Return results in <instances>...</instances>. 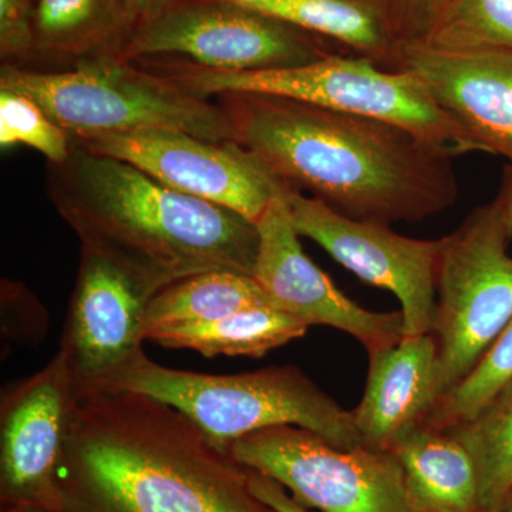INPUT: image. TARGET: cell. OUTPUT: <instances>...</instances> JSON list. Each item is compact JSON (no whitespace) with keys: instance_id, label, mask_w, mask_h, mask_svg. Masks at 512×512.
I'll return each mask as SVG.
<instances>
[{"instance_id":"obj_1","label":"cell","mask_w":512,"mask_h":512,"mask_svg":"<svg viewBox=\"0 0 512 512\" xmlns=\"http://www.w3.org/2000/svg\"><path fill=\"white\" fill-rule=\"evenodd\" d=\"M234 141L286 188L352 220L417 222L456 204L453 154L394 124L255 93L217 96Z\"/></svg>"},{"instance_id":"obj_2","label":"cell","mask_w":512,"mask_h":512,"mask_svg":"<svg viewBox=\"0 0 512 512\" xmlns=\"http://www.w3.org/2000/svg\"><path fill=\"white\" fill-rule=\"evenodd\" d=\"M49 512H278L249 470L171 404L76 393Z\"/></svg>"},{"instance_id":"obj_3","label":"cell","mask_w":512,"mask_h":512,"mask_svg":"<svg viewBox=\"0 0 512 512\" xmlns=\"http://www.w3.org/2000/svg\"><path fill=\"white\" fill-rule=\"evenodd\" d=\"M47 195L82 242L150 298L188 276L254 275L259 234L237 212L171 190L134 165L74 143L49 164Z\"/></svg>"},{"instance_id":"obj_4","label":"cell","mask_w":512,"mask_h":512,"mask_svg":"<svg viewBox=\"0 0 512 512\" xmlns=\"http://www.w3.org/2000/svg\"><path fill=\"white\" fill-rule=\"evenodd\" d=\"M93 392H136L171 404L224 450L274 426L311 430L345 450L362 446L352 410L291 365L208 375L158 365L143 350Z\"/></svg>"},{"instance_id":"obj_5","label":"cell","mask_w":512,"mask_h":512,"mask_svg":"<svg viewBox=\"0 0 512 512\" xmlns=\"http://www.w3.org/2000/svg\"><path fill=\"white\" fill-rule=\"evenodd\" d=\"M0 89L36 101L73 140L171 130L234 141L231 120L218 101L117 56L80 60L73 69L49 72L3 64Z\"/></svg>"},{"instance_id":"obj_6","label":"cell","mask_w":512,"mask_h":512,"mask_svg":"<svg viewBox=\"0 0 512 512\" xmlns=\"http://www.w3.org/2000/svg\"><path fill=\"white\" fill-rule=\"evenodd\" d=\"M150 64L148 69L208 99L225 93L285 97L386 121L454 157L481 153L476 141L439 107L416 74L403 69L384 70L369 57L328 55L302 66L262 72H220L175 59L171 63L150 60Z\"/></svg>"},{"instance_id":"obj_7","label":"cell","mask_w":512,"mask_h":512,"mask_svg":"<svg viewBox=\"0 0 512 512\" xmlns=\"http://www.w3.org/2000/svg\"><path fill=\"white\" fill-rule=\"evenodd\" d=\"M443 238L431 330L441 396L470 375L512 318L511 237L498 205L476 208Z\"/></svg>"},{"instance_id":"obj_8","label":"cell","mask_w":512,"mask_h":512,"mask_svg":"<svg viewBox=\"0 0 512 512\" xmlns=\"http://www.w3.org/2000/svg\"><path fill=\"white\" fill-rule=\"evenodd\" d=\"M241 466L282 485L296 503L320 512H424L409 493L393 451L336 447L296 426H274L232 441Z\"/></svg>"},{"instance_id":"obj_9","label":"cell","mask_w":512,"mask_h":512,"mask_svg":"<svg viewBox=\"0 0 512 512\" xmlns=\"http://www.w3.org/2000/svg\"><path fill=\"white\" fill-rule=\"evenodd\" d=\"M306 33L231 0H171L137 23L117 57H178L220 72L289 69L329 55Z\"/></svg>"},{"instance_id":"obj_10","label":"cell","mask_w":512,"mask_h":512,"mask_svg":"<svg viewBox=\"0 0 512 512\" xmlns=\"http://www.w3.org/2000/svg\"><path fill=\"white\" fill-rule=\"evenodd\" d=\"M284 197L299 237L316 242L357 278L399 299L404 338L431 333L444 238L404 237L390 225L343 217L291 188L285 187Z\"/></svg>"},{"instance_id":"obj_11","label":"cell","mask_w":512,"mask_h":512,"mask_svg":"<svg viewBox=\"0 0 512 512\" xmlns=\"http://www.w3.org/2000/svg\"><path fill=\"white\" fill-rule=\"evenodd\" d=\"M73 141L93 153L126 161L171 190L228 208L254 224L285 188L237 141H211L171 130Z\"/></svg>"},{"instance_id":"obj_12","label":"cell","mask_w":512,"mask_h":512,"mask_svg":"<svg viewBox=\"0 0 512 512\" xmlns=\"http://www.w3.org/2000/svg\"><path fill=\"white\" fill-rule=\"evenodd\" d=\"M284 191L256 222L259 247L252 276L272 305L308 326L348 333L367 355L399 343L404 338L402 312H372L357 305L303 252Z\"/></svg>"},{"instance_id":"obj_13","label":"cell","mask_w":512,"mask_h":512,"mask_svg":"<svg viewBox=\"0 0 512 512\" xmlns=\"http://www.w3.org/2000/svg\"><path fill=\"white\" fill-rule=\"evenodd\" d=\"M76 390L62 353L9 387L0 406V504L49 512Z\"/></svg>"},{"instance_id":"obj_14","label":"cell","mask_w":512,"mask_h":512,"mask_svg":"<svg viewBox=\"0 0 512 512\" xmlns=\"http://www.w3.org/2000/svg\"><path fill=\"white\" fill-rule=\"evenodd\" d=\"M150 299L116 265L82 249L59 349L77 394L93 392L143 352Z\"/></svg>"},{"instance_id":"obj_15","label":"cell","mask_w":512,"mask_h":512,"mask_svg":"<svg viewBox=\"0 0 512 512\" xmlns=\"http://www.w3.org/2000/svg\"><path fill=\"white\" fill-rule=\"evenodd\" d=\"M394 69L416 74L481 153L512 164L511 50H450L412 43L399 47Z\"/></svg>"},{"instance_id":"obj_16","label":"cell","mask_w":512,"mask_h":512,"mask_svg":"<svg viewBox=\"0 0 512 512\" xmlns=\"http://www.w3.org/2000/svg\"><path fill=\"white\" fill-rule=\"evenodd\" d=\"M440 396L439 359L431 333L370 353L365 393L352 410L360 443L392 451L404 434L426 420Z\"/></svg>"},{"instance_id":"obj_17","label":"cell","mask_w":512,"mask_h":512,"mask_svg":"<svg viewBox=\"0 0 512 512\" xmlns=\"http://www.w3.org/2000/svg\"><path fill=\"white\" fill-rule=\"evenodd\" d=\"M409 493L424 512H481L473 458L446 430L420 424L393 447Z\"/></svg>"},{"instance_id":"obj_18","label":"cell","mask_w":512,"mask_h":512,"mask_svg":"<svg viewBox=\"0 0 512 512\" xmlns=\"http://www.w3.org/2000/svg\"><path fill=\"white\" fill-rule=\"evenodd\" d=\"M303 32L320 35L394 67L397 43L377 0H231Z\"/></svg>"},{"instance_id":"obj_19","label":"cell","mask_w":512,"mask_h":512,"mask_svg":"<svg viewBox=\"0 0 512 512\" xmlns=\"http://www.w3.org/2000/svg\"><path fill=\"white\" fill-rule=\"evenodd\" d=\"M305 322L274 306H258L212 322L168 326L147 340L171 349H191L202 356L262 357L302 338Z\"/></svg>"},{"instance_id":"obj_20","label":"cell","mask_w":512,"mask_h":512,"mask_svg":"<svg viewBox=\"0 0 512 512\" xmlns=\"http://www.w3.org/2000/svg\"><path fill=\"white\" fill-rule=\"evenodd\" d=\"M258 306L274 305L254 276L228 271L188 276L148 301L144 340L168 326L212 322Z\"/></svg>"},{"instance_id":"obj_21","label":"cell","mask_w":512,"mask_h":512,"mask_svg":"<svg viewBox=\"0 0 512 512\" xmlns=\"http://www.w3.org/2000/svg\"><path fill=\"white\" fill-rule=\"evenodd\" d=\"M36 49L80 60L116 56L113 37L134 23L121 0H39Z\"/></svg>"},{"instance_id":"obj_22","label":"cell","mask_w":512,"mask_h":512,"mask_svg":"<svg viewBox=\"0 0 512 512\" xmlns=\"http://www.w3.org/2000/svg\"><path fill=\"white\" fill-rule=\"evenodd\" d=\"M446 431L473 458L481 512H504L512 490V382L470 419Z\"/></svg>"},{"instance_id":"obj_23","label":"cell","mask_w":512,"mask_h":512,"mask_svg":"<svg viewBox=\"0 0 512 512\" xmlns=\"http://www.w3.org/2000/svg\"><path fill=\"white\" fill-rule=\"evenodd\" d=\"M424 45L512 52V0H443Z\"/></svg>"},{"instance_id":"obj_24","label":"cell","mask_w":512,"mask_h":512,"mask_svg":"<svg viewBox=\"0 0 512 512\" xmlns=\"http://www.w3.org/2000/svg\"><path fill=\"white\" fill-rule=\"evenodd\" d=\"M512 382V318L470 375L444 394L421 424L448 430L470 419Z\"/></svg>"},{"instance_id":"obj_25","label":"cell","mask_w":512,"mask_h":512,"mask_svg":"<svg viewBox=\"0 0 512 512\" xmlns=\"http://www.w3.org/2000/svg\"><path fill=\"white\" fill-rule=\"evenodd\" d=\"M0 144L3 148L22 144L39 151L49 164H60L69 157L73 138L36 101L0 89Z\"/></svg>"},{"instance_id":"obj_26","label":"cell","mask_w":512,"mask_h":512,"mask_svg":"<svg viewBox=\"0 0 512 512\" xmlns=\"http://www.w3.org/2000/svg\"><path fill=\"white\" fill-rule=\"evenodd\" d=\"M32 0H0V55L6 64L26 60L36 49Z\"/></svg>"},{"instance_id":"obj_27","label":"cell","mask_w":512,"mask_h":512,"mask_svg":"<svg viewBox=\"0 0 512 512\" xmlns=\"http://www.w3.org/2000/svg\"><path fill=\"white\" fill-rule=\"evenodd\" d=\"M397 19L393 23V35L399 36L397 46L421 43L429 35L443 0H396Z\"/></svg>"},{"instance_id":"obj_28","label":"cell","mask_w":512,"mask_h":512,"mask_svg":"<svg viewBox=\"0 0 512 512\" xmlns=\"http://www.w3.org/2000/svg\"><path fill=\"white\" fill-rule=\"evenodd\" d=\"M249 470V485H251L252 493L256 497L261 498L264 503L271 505L278 512H311L308 508L302 507L296 503L291 494L276 483L271 477L259 473V471Z\"/></svg>"},{"instance_id":"obj_29","label":"cell","mask_w":512,"mask_h":512,"mask_svg":"<svg viewBox=\"0 0 512 512\" xmlns=\"http://www.w3.org/2000/svg\"><path fill=\"white\" fill-rule=\"evenodd\" d=\"M494 202L503 214L505 227L512 239V164L504 168L503 180Z\"/></svg>"},{"instance_id":"obj_30","label":"cell","mask_w":512,"mask_h":512,"mask_svg":"<svg viewBox=\"0 0 512 512\" xmlns=\"http://www.w3.org/2000/svg\"><path fill=\"white\" fill-rule=\"evenodd\" d=\"M134 23L150 18L171 0H121Z\"/></svg>"},{"instance_id":"obj_31","label":"cell","mask_w":512,"mask_h":512,"mask_svg":"<svg viewBox=\"0 0 512 512\" xmlns=\"http://www.w3.org/2000/svg\"><path fill=\"white\" fill-rule=\"evenodd\" d=\"M2 512H40V511L30 510V508L2 507Z\"/></svg>"},{"instance_id":"obj_32","label":"cell","mask_w":512,"mask_h":512,"mask_svg":"<svg viewBox=\"0 0 512 512\" xmlns=\"http://www.w3.org/2000/svg\"><path fill=\"white\" fill-rule=\"evenodd\" d=\"M504 512H512V490L510 495H508L507 503H505Z\"/></svg>"}]
</instances>
